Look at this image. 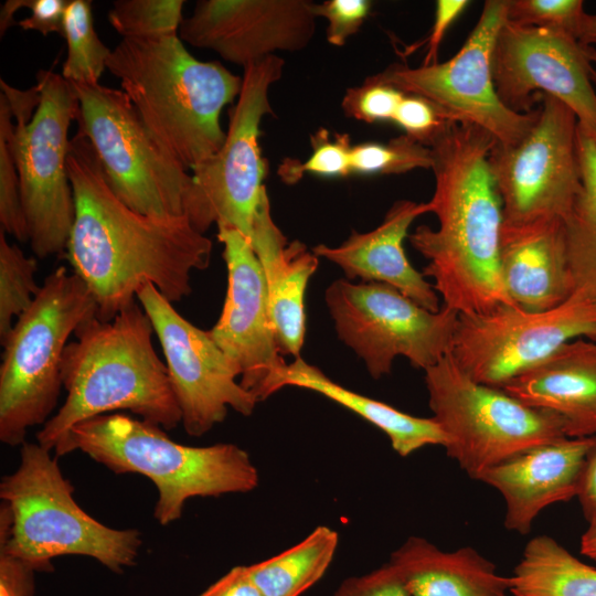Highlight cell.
Returning a JSON list of instances; mask_svg holds the SVG:
<instances>
[{"label":"cell","mask_w":596,"mask_h":596,"mask_svg":"<svg viewBox=\"0 0 596 596\" xmlns=\"http://www.w3.org/2000/svg\"><path fill=\"white\" fill-rule=\"evenodd\" d=\"M467 0H438L436 2L435 21L428 38L427 52L423 65L438 63V50L446 31L468 7Z\"/></svg>","instance_id":"cell-42"},{"label":"cell","mask_w":596,"mask_h":596,"mask_svg":"<svg viewBox=\"0 0 596 596\" xmlns=\"http://www.w3.org/2000/svg\"><path fill=\"white\" fill-rule=\"evenodd\" d=\"M407 137L430 147L450 120L429 100L404 95L393 120Z\"/></svg>","instance_id":"cell-38"},{"label":"cell","mask_w":596,"mask_h":596,"mask_svg":"<svg viewBox=\"0 0 596 596\" xmlns=\"http://www.w3.org/2000/svg\"><path fill=\"white\" fill-rule=\"evenodd\" d=\"M0 87L14 117L12 150L30 247L40 258L63 255L75 217L66 161L68 129L79 115L76 93L52 70L39 71L28 91L2 78Z\"/></svg>","instance_id":"cell-8"},{"label":"cell","mask_w":596,"mask_h":596,"mask_svg":"<svg viewBox=\"0 0 596 596\" xmlns=\"http://www.w3.org/2000/svg\"><path fill=\"white\" fill-rule=\"evenodd\" d=\"M199 596H264L247 566L238 565L214 582Z\"/></svg>","instance_id":"cell-43"},{"label":"cell","mask_w":596,"mask_h":596,"mask_svg":"<svg viewBox=\"0 0 596 596\" xmlns=\"http://www.w3.org/2000/svg\"><path fill=\"white\" fill-rule=\"evenodd\" d=\"M496 143L478 126L447 125L429 147L435 191L428 205L438 227L421 225L408 235L428 260L423 275L433 279L443 306L458 313L514 306L499 272L503 211L488 160Z\"/></svg>","instance_id":"cell-2"},{"label":"cell","mask_w":596,"mask_h":596,"mask_svg":"<svg viewBox=\"0 0 596 596\" xmlns=\"http://www.w3.org/2000/svg\"><path fill=\"white\" fill-rule=\"evenodd\" d=\"M371 2L368 0H328L313 3L317 18L328 21L327 41L334 46H342L356 33L368 18Z\"/></svg>","instance_id":"cell-39"},{"label":"cell","mask_w":596,"mask_h":596,"mask_svg":"<svg viewBox=\"0 0 596 596\" xmlns=\"http://www.w3.org/2000/svg\"><path fill=\"white\" fill-rule=\"evenodd\" d=\"M227 288L220 318L210 337L238 368L240 384L257 402L277 392V381L287 365L272 322L266 284L249 240L238 230L220 224Z\"/></svg>","instance_id":"cell-18"},{"label":"cell","mask_w":596,"mask_h":596,"mask_svg":"<svg viewBox=\"0 0 596 596\" xmlns=\"http://www.w3.org/2000/svg\"><path fill=\"white\" fill-rule=\"evenodd\" d=\"M72 85L79 103L78 130L95 150L113 193L143 215L188 217L192 174L155 139L127 95L100 84Z\"/></svg>","instance_id":"cell-10"},{"label":"cell","mask_w":596,"mask_h":596,"mask_svg":"<svg viewBox=\"0 0 596 596\" xmlns=\"http://www.w3.org/2000/svg\"><path fill=\"white\" fill-rule=\"evenodd\" d=\"M578 119L558 98L540 94L535 121L513 145L496 143L489 166L503 225L564 220L582 187Z\"/></svg>","instance_id":"cell-13"},{"label":"cell","mask_w":596,"mask_h":596,"mask_svg":"<svg viewBox=\"0 0 596 596\" xmlns=\"http://www.w3.org/2000/svg\"><path fill=\"white\" fill-rule=\"evenodd\" d=\"M499 272L512 304L529 312L555 308L574 294L563 220L501 227Z\"/></svg>","instance_id":"cell-22"},{"label":"cell","mask_w":596,"mask_h":596,"mask_svg":"<svg viewBox=\"0 0 596 596\" xmlns=\"http://www.w3.org/2000/svg\"><path fill=\"white\" fill-rule=\"evenodd\" d=\"M106 67L155 139L187 170L223 146L220 115L238 97L243 79L220 62L199 61L178 33L123 39Z\"/></svg>","instance_id":"cell-4"},{"label":"cell","mask_w":596,"mask_h":596,"mask_svg":"<svg viewBox=\"0 0 596 596\" xmlns=\"http://www.w3.org/2000/svg\"><path fill=\"white\" fill-rule=\"evenodd\" d=\"M405 94L368 76L359 86L349 88L341 102L345 116L364 123L393 120Z\"/></svg>","instance_id":"cell-37"},{"label":"cell","mask_w":596,"mask_h":596,"mask_svg":"<svg viewBox=\"0 0 596 596\" xmlns=\"http://www.w3.org/2000/svg\"><path fill=\"white\" fill-rule=\"evenodd\" d=\"M428 212V202L398 200L374 230L353 231L340 245L319 244L312 252L338 265L351 281L360 279L392 286L419 306L437 312L441 308L437 291L423 273L412 266L403 246L411 224Z\"/></svg>","instance_id":"cell-21"},{"label":"cell","mask_w":596,"mask_h":596,"mask_svg":"<svg viewBox=\"0 0 596 596\" xmlns=\"http://www.w3.org/2000/svg\"><path fill=\"white\" fill-rule=\"evenodd\" d=\"M585 17L581 0H508L507 20L557 30L578 41Z\"/></svg>","instance_id":"cell-36"},{"label":"cell","mask_w":596,"mask_h":596,"mask_svg":"<svg viewBox=\"0 0 596 596\" xmlns=\"http://www.w3.org/2000/svg\"><path fill=\"white\" fill-rule=\"evenodd\" d=\"M36 260L11 244L0 230V340L8 337L17 319L25 312L39 294L35 281Z\"/></svg>","instance_id":"cell-31"},{"label":"cell","mask_w":596,"mask_h":596,"mask_svg":"<svg viewBox=\"0 0 596 596\" xmlns=\"http://www.w3.org/2000/svg\"><path fill=\"white\" fill-rule=\"evenodd\" d=\"M507 10L508 0H487L466 42L448 61L418 67L395 63L372 77L429 100L450 121L478 126L498 143L513 145L532 127L538 105L530 113L512 111L494 87L492 52Z\"/></svg>","instance_id":"cell-14"},{"label":"cell","mask_w":596,"mask_h":596,"mask_svg":"<svg viewBox=\"0 0 596 596\" xmlns=\"http://www.w3.org/2000/svg\"><path fill=\"white\" fill-rule=\"evenodd\" d=\"M577 498L589 525L596 524V436L587 451Z\"/></svg>","instance_id":"cell-44"},{"label":"cell","mask_w":596,"mask_h":596,"mask_svg":"<svg viewBox=\"0 0 596 596\" xmlns=\"http://www.w3.org/2000/svg\"><path fill=\"white\" fill-rule=\"evenodd\" d=\"M136 299L148 315L166 359L181 424L190 436H202L234 409L253 414L256 398L237 381L238 368L210 337L182 317L152 284Z\"/></svg>","instance_id":"cell-16"},{"label":"cell","mask_w":596,"mask_h":596,"mask_svg":"<svg viewBox=\"0 0 596 596\" xmlns=\"http://www.w3.org/2000/svg\"><path fill=\"white\" fill-rule=\"evenodd\" d=\"M312 153L305 161L283 162L278 175L286 183L297 182L305 172L326 175L345 177L351 174L352 147L350 136L336 134L333 139L326 128H321L311 136Z\"/></svg>","instance_id":"cell-35"},{"label":"cell","mask_w":596,"mask_h":596,"mask_svg":"<svg viewBox=\"0 0 596 596\" xmlns=\"http://www.w3.org/2000/svg\"><path fill=\"white\" fill-rule=\"evenodd\" d=\"M162 429L124 413L104 414L72 426L53 450L56 457L79 450L114 473L149 478L158 489L153 517L161 525L179 520L190 498L246 493L258 486V471L240 446H187Z\"/></svg>","instance_id":"cell-5"},{"label":"cell","mask_w":596,"mask_h":596,"mask_svg":"<svg viewBox=\"0 0 596 596\" xmlns=\"http://www.w3.org/2000/svg\"><path fill=\"white\" fill-rule=\"evenodd\" d=\"M593 437L563 438L533 446L483 471L478 480L493 487L507 505L504 525L526 534L546 507L577 497Z\"/></svg>","instance_id":"cell-20"},{"label":"cell","mask_w":596,"mask_h":596,"mask_svg":"<svg viewBox=\"0 0 596 596\" xmlns=\"http://www.w3.org/2000/svg\"><path fill=\"white\" fill-rule=\"evenodd\" d=\"M285 386L313 391L355 413L382 430L389 437L392 448L402 457L428 445L444 447L446 444V436L433 417L413 416L349 390L300 356L287 363L283 370L276 390L279 391Z\"/></svg>","instance_id":"cell-26"},{"label":"cell","mask_w":596,"mask_h":596,"mask_svg":"<svg viewBox=\"0 0 596 596\" xmlns=\"http://www.w3.org/2000/svg\"><path fill=\"white\" fill-rule=\"evenodd\" d=\"M432 166L430 148L406 135L386 143L365 142L352 147L351 173L398 174L415 169H432Z\"/></svg>","instance_id":"cell-34"},{"label":"cell","mask_w":596,"mask_h":596,"mask_svg":"<svg viewBox=\"0 0 596 596\" xmlns=\"http://www.w3.org/2000/svg\"><path fill=\"white\" fill-rule=\"evenodd\" d=\"M56 458L39 443H24L20 464L0 482V555L49 571L63 555L95 558L121 573L136 563L142 544L137 529L109 528L87 514Z\"/></svg>","instance_id":"cell-6"},{"label":"cell","mask_w":596,"mask_h":596,"mask_svg":"<svg viewBox=\"0 0 596 596\" xmlns=\"http://www.w3.org/2000/svg\"><path fill=\"white\" fill-rule=\"evenodd\" d=\"M338 544V532L319 525L294 546L247 568L264 596H300L324 575Z\"/></svg>","instance_id":"cell-28"},{"label":"cell","mask_w":596,"mask_h":596,"mask_svg":"<svg viewBox=\"0 0 596 596\" xmlns=\"http://www.w3.org/2000/svg\"><path fill=\"white\" fill-rule=\"evenodd\" d=\"M412 596H509L510 576L470 546L439 550L424 538L409 536L389 561Z\"/></svg>","instance_id":"cell-25"},{"label":"cell","mask_w":596,"mask_h":596,"mask_svg":"<svg viewBox=\"0 0 596 596\" xmlns=\"http://www.w3.org/2000/svg\"><path fill=\"white\" fill-rule=\"evenodd\" d=\"M324 300L339 339L380 379L396 356L423 371L453 350L458 312L441 306L430 311L382 283L332 281Z\"/></svg>","instance_id":"cell-11"},{"label":"cell","mask_w":596,"mask_h":596,"mask_svg":"<svg viewBox=\"0 0 596 596\" xmlns=\"http://www.w3.org/2000/svg\"><path fill=\"white\" fill-rule=\"evenodd\" d=\"M66 166L75 217L62 256L92 292L96 317L114 319L147 284L172 304L189 296L191 273L210 265L211 240L185 216H149L124 204L81 130L70 141Z\"/></svg>","instance_id":"cell-1"},{"label":"cell","mask_w":596,"mask_h":596,"mask_svg":"<svg viewBox=\"0 0 596 596\" xmlns=\"http://www.w3.org/2000/svg\"><path fill=\"white\" fill-rule=\"evenodd\" d=\"M317 19L307 0H200L178 35L244 68L276 51L305 49Z\"/></svg>","instance_id":"cell-19"},{"label":"cell","mask_w":596,"mask_h":596,"mask_svg":"<svg viewBox=\"0 0 596 596\" xmlns=\"http://www.w3.org/2000/svg\"><path fill=\"white\" fill-rule=\"evenodd\" d=\"M97 315L84 281L60 266L44 280L35 300L13 324L0 365V440L25 443L28 429L53 415L63 389L62 360L68 339Z\"/></svg>","instance_id":"cell-7"},{"label":"cell","mask_w":596,"mask_h":596,"mask_svg":"<svg viewBox=\"0 0 596 596\" xmlns=\"http://www.w3.org/2000/svg\"><path fill=\"white\" fill-rule=\"evenodd\" d=\"M153 334L137 299L109 321L96 316L84 321L62 360L66 398L36 434L38 443L51 451L75 424L118 411L163 429L181 424L167 365L153 348Z\"/></svg>","instance_id":"cell-3"},{"label":"cell","mask_w":596,"mask_h":596,"mask_svg":"<svg viewBox=\"0 0 596 596\" xmlns=\"http://www.w3.org/2000/svg\"><path fill=\"white\" fill-rule=\"evenodd\" d=\"M70 0H29L31 15L17 21L25 31H36L43 35L64 34V13Z\"/></svg>","instance_id":"cell-41"},{"label":"cell","mask_w":596,"mask_h":596,"mask_svg":"<svg viewBox=\"0 0 596 596\" xmlns=\"http://www.w3.org/2000/svg\"><path fill=\"white\" fill-rule=\"evenodd\" d=\"M582 187L563 220L574 292L596 302V146L578 126Z\"/></svg>","instance_id":"cell-29"},{"label":"cell","mask_w":596,"mask_h":596,"mask_svg":"<svg viewBox=\"0 0 596 596\" xmlns=\"http://www.w3.org/2000/svg\"><path fill=\"white\" fill-rule=\"evenodd\" d=\"M510 583L512 596H596V568L539 535L526 544Z\"/></svg>","instance_id":"cell-27"},{"label":"cell","mask_w":596,"mask_h":596,"mask_svg":"<svg viewBox=\"0 0 596 596\" xmlns=\"http://www.w3.org/2000/svg\"><path fill=\"white\" fill-rule=\"evenodd\" d=\"M581 552L596 561V524L589 525L581 539Z\"/></svg>","instance_id":"cell-46"},{"label":"cell","mask_w":596,"mask_h":596,"mask_svg":"<svg viewBox=\"0 0 596 596\" xmlns=\"http://www.w3.org/2000/svg\"><path fill=\"white\" fill-rule=\"evenodd\" d=\"M183 0H116L108 21L123 39H150L178 33Z\"/></svg>","instance_id":"cell-32"},{"label":"cell","mask_w":596,"mask_h":596,"mask_svg":"<svg viewBox=\"0 0 596 596\" xmlns=\"http://www.w3.org/2000/svg\"><path fill=\"white\" fill-rule=\"evenodd\" d=\"M14 117L10 102L0 93V224L1 230L21 243L29 242L19 173L12 150Z\"/></svg>","instance_id":"cell-33"},{"label":"cell","mask_w":596,"mask_h":596,"mask_svg":"<svg viewBox=\"0 0 596 596\" xmlns=\"http://www.w3.org/2000/svg\"><path fill=\"white\" fill-rule=\"evenodd\" d=\"M249 242L263 270L279 351L299 358L306 334V290L319 257L300 241L287 240L272 217L266 192L256 210Z\"/></svg>","instance_id":"cell-24"},{"label":"cell","mask_w":596,"mask_h":596,"mask_svg":"<svg viewBox=\"0 0 596 596\" xmlns=\"http://www.w3.org/2000/svg\"><path fill=\"white\" fill-rule=\"evenodd\" d=\"M332 596H412L397 570L390 563L340 583Z\"/></svg>","instance_id":"cell-40"},{"label":"cell","mask_w":596,"mask_h":596,"mask_svg":"<svg viewBox=\"0 0 596 596\" xmlns=\"http://www.w3.org/2000/svg\"><path fill=\"white\" fill-rule=\"evenodd\" d=\"M500 389L560 416L568 438L596 436V342L568 341Z\"/></svg>","instance_id":"cell-23"},{"label":"cell","mask_w":596,"mask_h":596,"mask_svg":"<svg viewBox=\"0 0 596 596\" xmlns=\"http://www.w3.org/2000/svg\"><path fill=\"white\" fill-rule=\"evenodd\" d=\"M425 372L428 405L445 449L473 479L522 450L568 438L563 419L471 379L451 353Z\"/></svg>","instance_id":"cell-9"},{"label":"cell","mask_w":596,"mask_h":596,"mask_svg":"<svg viewBox=\"0 0 596 596\" xmlns=\"http://www.w3.org/2000/svg\"><path fill=\"white\" fill-rule=\"evenodd\" d=\"M586 55L592 64L593 63L596 64V49L594 46L586 45ZM590 79L596 89V68L594 66L590 67ZM589 137L592 138V140L594 141L596 146V127L594 128Z\"/></svg>","instance_id":"cell-48"},{"label":"cell","mask_w":596,"mask_h":596,"mask_svg":"<svg viewBox=\"0 0 596 596\" xmlns=\"http://www.w3.org/2000/svg\"><path fill=\"white\" fill-rule=\"evenodd\" d=\"M64 39L67 55L62 76L72 84H99L111 51L97 35L92 1L70 0L64 13Z\"/></svg>","instance_id":"cell-30"},{"label":"cell","mask_w":596,"mask_h":596,"mask_svg":"<svg viewBox=\"0 0 596 596\" xmlns=\"http://www.w3.org/2000/svg\"><path fill=\"white\" fill-rule=\"evenodd\" d=\"M284 65V60L274 54L244 67L242 89L230 111L223 146L191 170L188 220L198 232L204 234L213 223L223 224L249 240L256 210L266 192L259 126L263 117L273 111L268 92L281 77Z\"/></svg>","instance_id":"cell-12"},{"label":"cell","mask_w":596,"mask_h":596,"mask_svg":"<svg viewBox=\"0 0 596 596\" xmlns=\"http://www.w3.org/2000/svg\"><path fill=\"white\" fill-rule=\"evenodd\" d=\"M579 42L592 46L596 44V14L586 13Z\"/></svg>","instance_id":"cell-47"},{"label":"cell","mask_w":596,"mask_h":596,"mask_svg":"<svg viewBox=\"0 0 596 596\" xmlns=\"http://www.w3.org/2000/svg\"><path fill=\"white\" fill-rule=\"evenodd\" d=\"M575 339L596 342V302L578 291L544 311L502 305L488 313H458L450 353L471 379L501 387Z\"/></svg>","instance_id":"cell-15"},{"label":"cell","mask_w":596,"mask_h":596,"mask_svg":"<svg viewBox=\"0 0 596 596\" xmlns=\"http://www.w3.org/2000/svg\"><path fill=\"white\" fill-rule=\"evenodd\" d=\"M28 4L29 0H8L2 4L0 12L1 36L10 26L17 24V21L13 19L14 13L22 8H28Z\"/></svg>","instance_id":"cell-45"},{"label":"cell","mask_w":596,"mask_h":596,"mask_svg":"<svg viewBox=\"0 0 596 596\" xmlns=\"http://www.w3.org/2000/svg\"><path fill=\"white\" fill-rule=\"evenodd\" d=\"M497 94L510 110L532 111L540 94L552 95L576 115L579 128L590 135L596 127V89L586 45L552 29L505 20L492 52Z\"/></svg>","instance_id":"cell-17"}]
</instances>
